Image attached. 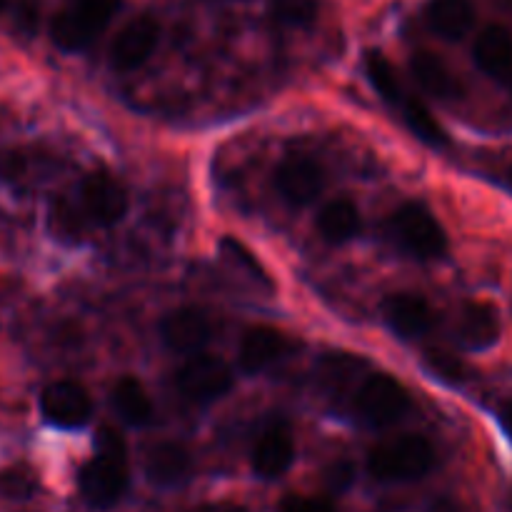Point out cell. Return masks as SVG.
Here are the masks:
<instances>
[{"mask_svg": "<svg viewBox=\"0 0 512 512\" xmlns=\"http://www.w3.org/2000/svg\"><path fill=\"white\" fill-rule=\"evenodd\" d=\"M80 495L98 510L120 503L128 490V448L120 430L103 425L95 438V455L80 470Z\"/></svg>", "mask_w": 512, "mask_h": 512, "instance_id": "cell-1", "label": "cell"}, {"mask_svg": "<svg viewBox=\"0 0 512 512\" xmlns=\"http://www.w3.org/2000/svg\"><path fill=\"white\" fill-rule=\"evenodd\" d=\"M433 443L423 435L405 433L398 438H388L370 448L368 473L380 483H410L420 480L435 468Z\"/></svg>", "mask_w": 512, "mask_h": 512, "instance_id": "cell-2", "label": "cell"}, {"mask_svg": "<svg viewBox=\"0 0 512 512\" xmlns=\"http://www.w3.org/2000/svg\"><path fill=\"white\" fill-rule=\"evenodd\" d=\"M118 8L120 0H70L50 23V38L68 53L83 50L108 28Z\"/></svg>", "mask_w": 512, "mask_h": 512, "instance_id": "cell-3", "label": "cell"}, {"mask_svg": "<svg viewBox=\"0 0 512 512\" xmlns=\"http://www.w3.org/2000/svg\"><path fill=\"white\" fill-rule=\"evenodd\" d=\"M390 233L418 260H438L448 250V235L433 213L420 203H405L390 215Z\"/></svg>", "mask_w": 512, "mask_h": 512, "instance_id": "cell-4", "label": "cell"}, {"mask_svg": "<svg viewBox=\"0 0 512 512\" xmlns=\"http://www.w3.org/2000/svg\"><path fill=\"white\" fill-rule=\"evenodd\" d=\"M410 410V395L398 378L375 373L363 380L355 393V415L368 428H390Z\"/></svg>", "mask_w": 512, "mask_h": 512, "instance_id": "cell-5", "label": "cell"}, {"mask_svg": "<svg viewBox=\"0 0 512 512\" xmlns=\"http://www.w3.org/2000/svg\"><path fill=\"white\" fill-rule=\"evenodd\" d=\"M173 383L183 398L193 403H213L230 393L235 378L230 365L220 355L195 353L175 370Z\"/></svg>", "mask_w": 512, "mask_h": 512, "instance_id": "cell-6", "label": "cell"}, {"mask_svg": "<svg viewBox=\"0 0 512 512\" xmlns=\"http://www.w3.org/2000/svg\"><path fill=\"white\" fill-rule=\"evenodd\" d=\"M160 38V25L153 15H138L115 33L108 58L115 70H135L153 55Z\"/></svg>", "mask_w": 512, "mask_h": 512, "instance_id": "cell-7", "label": "cell"}, {"mask_svg": "<svg viewBox=\"0 0 512 512\" xmlns=\"http://www.w3.org/2000/svg\"><path fill=\"white\" fill-rule=\"evenodd\" d=\"M160 335L173 353L195 355L213 340L215 320L200 308H178L163 320Z\"/></svg>", "mask_w": 512, "mask_h": 512, "instance_id": "cell-8", "label": "cell"}, {"mask_svg": "<svg viewBox=\"0 0 512 512\" xmlns=\"http://www.w3.org/2000/svg\"><path fill=\"white\" fill-rule=\"evenodd\" d=\"M40 410L53 425L80 428L93 415V400L75 380H55L40 393Z\"/></svg>", "mask_w": 512, "mask_h": 512, "instance_id": "cell-9", "label": "cell"}, {"mask_svg": "<svg viewBox=\"0 0 512 512\" xmlns=\"http://www.w3.org/2000/svg\"><path fill=\"white\" fill-rule=\"evenodd\" d=\"M275 185H278V193L288 200L295 208H305V205L315 203L320 198L325 188V173L315 160L293 158L283 160L275 170Z\"/></svg>", "mask_w": 512, "mask_h": 512, "instance_id": "cell-10", "label": "cell"}, {"mask_svg": "<svg viewBox=\"0 0 512 512\" xmlns=\"http://www.w3.org/2000/svg\"><path fill=\"white\" fill-rule=\"evenodd\" d=\"M80 198H83V205L90 218L100 225L120 223L125 218V213H128V193H125L118 178H113L110 173H103V170L90 173L83 180Z\"/></svg>", "mask_w": 512, "mask_h": 512, "instance_id": "cell-11", "label": "cell"}, {"mask_svg": "<svg viewBox=\"0 0 512 512\" xmlns=\"http://www.w3.org/2000/svg\"><path fill=\"white\" fill-rule=\"evenodd\" d=\"M295 460L293 430L283 423H270L253 448V470L263 480L280 478Z\"/></svg>", "mask_w": 512, "mask_h": 512, "instance_id": "cell-12", "label": "cell"}, {"mask_svg": "<svg viewBox=\"0 0 512 512\" xmlns=\"http://www.w3.org/2000/svg\"><path fill=\"white\" fill-rule=\"evenodd\" d=\"M473 58L485 75L512 90V33L505 25L493 23L480 30L473 45Z\"/></svg>", "mask_w": 512, "mask_h": 512, "instance_id": "cell-13", "label": "cell"}, {"mask_svg": "<svg viewBox=\"0 0 512 512\" xmlns=\"http://www.w3.org/2000/svg\"><path fill=\"white\" fill-rule=\"evenodd\" d=\"M383 318L400 338H420L430 333L438 320L435 310L425 298L415 293H393L383 303Z\"/></svg>", "mask_w": 512, "mask_h": 512, "instance_id": "cell-14", "label": "cell"}, {"mask_svg": "<svg viewBox=\"0 0 512 512\" xmlns=\"http://www.w3.org/2000/svg\"><path fill=\"white\" fill-rule=\"evenodd\" d=\"M288 350V338L270 325H253L243 333L238 345V363L245 373H260L278 363Z\"/></svg>", "mask_w": 512, "mask_h": 512, "instance_id": "cell-15", "label": "cell"}, {"mask_svg": "<svg viewBox=\"0 0 512 512\" xmlns=\"http://www.w3.org/2000/svg\"><path fill=\"white\" fill-rule=\"evenodd\" d=\"M193 470V455L183 443L165 440V443L153 445L145 455V475L153 485L160 488H173L188 480Z\"/></svg>", "mask_w": 512, "mask_h": 512, "instance_id": "cell-16", "label": "cell"}, {"mask_svg": "<svg viewBox=\"0 0 512 512\" xmlns=\"http://www.w3.org/2000/svg\"><path fill=\"white\" fill-rule=\"evenodd\" d=\"M460 343L470 350L493 348L500 338L498 310L483 300H470L460 308L458 315Z\"/></svg>", "mask_w": 512, "mask_h": 512, "instance_id": "cell-17", "label": "cell"}, {"mask_svg": "<svg viewBox=\"0 0 512 512\" xmlns=\"http://www.w3.org/2000/svg\"><path fill=\"white\" fill-rule=\"evenodd\" d=\"M425 20L445 40H460L475 25V5L473 0H430Z\"/></svg>", "mask_w": 512, "mask_h": 512, "instance_id": "cell-18", "label": "cell"}, {"mask_svg": "<svg viewBox=\"0 0 512 512\" xmlns=\"http://www.w3.org/2000/svg\"><path fill=\"white\" fill-rule=\"evenodd\" d=\"M410 70H413V78L418 80L420 88L428 90L435 98L453 100L460 98V93H463L458 78L450 73L445 60L440 58V55L430 53V50H418V53L410 58Z\"/></svg>", "mask_w": 512, "mask_h": 512, "instance_id": "cell-19", "label": "cell"}, {"mask_svg": "<svg viewBox=\"0 0 512 512\" xmlns=\"http://www.w3.org/2000/svg\"><path fill=\"white\" fill-rule=\"evenodd\" d=\"M110 405L128 425H145L153 418V403L138 378L125 375L110 390Z\"/></svg>", "mask_w": 512, "mask_h": 512, "instance_id": "cell-20", "label": "cell"}, {"mask_svg": "<svg viewBox=\"0 0 512 512\" xmlns=\"http://www.w3.org/2000/svg\"><path fill=\"white\" fill-rule=\"evenodd\" d=\"M318 233L328 243H348L360 233V213L350 200H330L318 213Z\"/></svg>", "mask_w": 512, "mask_h": 512, "instance_id": "cell-21", "label": "cell"}, {"mask_svg": "<svg viewBox=\"0 0 512 512\" xmlns=\"http://www.w3.org/2000/svg\"><path fill=\"white\" fill-rule=\"evenodd\" d=\"M400 108H403V118L405 123H408V128L413 130L420 140H425L428 145H435V148L448 145V133L440 128V123L435 120V115L425 108L423 100L413 98V95H405Z\"/></svg>", "mask_w": 512, "mask_h": 512, "instance_id": "cell-22", "label": "cell"}, {"mask_svg": "<svg viewBox=\"0 0 512 512\" xmlns=\"http://www.w3.org/2000/svg\"><path fill=\"white\" fill-rule=\"evenodd\" d=\"M365 70H368V78L370 83H373V88L378 90L388 103H403V83H400L398 73H395V68L390 65V60L385 58L383 53H368V58H365Z\"/></svg>", "mask_w": 512, "mask_h": 512, "instance_id": "cell-23", "label": "cell"}, {"mask_svg": "<svg viewBox=\"0 0 512 512\" xmlns=\"http://www.w3.org/2000/svg\"><path fill=\"white\" fill-rule=\"evenodd\" d=\"M320 0H270V18L285 28H305L318 18Z\"/></svg>", "mask_w": 512, "mask_h": 512, "instance_id": "cell-24", "label": "cell"}, {"mask_svg": "<svg viewBox=\"0 0 512 512\" xmlns=\"http://www.w3.org/2000/svg\"><path fill=\"white\" fill-rule=\"evenodd\" d=\"M278 512H338L335 503L323 495H285L280 500Z\"/></svg>", "mask_w": 512, "mask_h": 512, "instance_id": "cell-25", "label": "cell"}, {"mask_svg": "<svg viewBox=\"0 0 512 512\" xmlns=\"http://www.w3.org/2000/svg\"><path fill=\"white\" fill-rule=\"evenodd\" d=\"M428 363H430V368L440 375V378H448V380L463 378V365H460L453 355L443 353V350H430Z\"/></svg>", "mask_w": 512, "mask_h": 512, "instance_id": "cell-26", "label": "cell"}, {"mask_svg": "<svg viewBox=\"0 0 512 512\" xmlns=\"http://www.w3.org/2000/svg\"><path fill=\"white\" fill-rule=\"evenodd\" d=\"M25 160L18 153H0V178L13 180L23 173Z\"/></svg>", "mask_w": 512, "mask_h": 512, "instance_id": "cell-27", "label": "cell"}, {"mask_svg": "<svg viewBox=\"0 0 512 512\" xmlns=\"http://www.w3.org/2000/svg\"><path fill=\"white\" fill-rule=\"evenodd\" d=\"M188 512H248V510L238 503H208V505H198V508Z\"/></svg>", "mask_w": 512, "mask_h": 512, "instance_id": "cell-28", "label": "cell"}, {"mask_svg": "<svg viewBox=\"0 0 512 512\" xmlns=\"http://www.w3.org/2000/svg\"><path fill=\"white\" fill-rule=\"evenodd\" d=\"M500 423H503L505 433H508L510 440H512V400L508 405H505L503 410H500Z\"/></svg>", "mask_w": 512, "mask_h": 512, "instance_id": "cell-29", "label": "cell"}, {"mask_svg": "<svg viewBox=\"0 0 512 512\" xmlns=\"http://www.w3.org/2000/svg\"><path fill=\"white\" fill-rule=\"evenodd\" d=\"M5 3H8V0H0V10H3V8H5Z\"/></svg>", "mask_w": 512, "mask_h": 512, "instance_id": "cell-30", "label": "cell"}]
</instances>
